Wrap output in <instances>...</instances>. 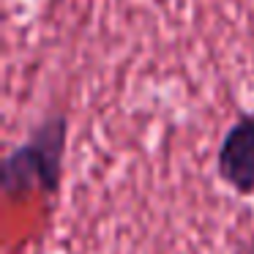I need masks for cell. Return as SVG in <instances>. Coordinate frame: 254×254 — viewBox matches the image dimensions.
<instances>
[{"mask_svg": "<svg viewBox=\"0 0 254 254\" xmlns=\"http://www.w3.org/2000/svg\"><path fill=\"white\" fill-rule=\"evenodd\" d=\"M232 254H254V232H252V235H249L246 241H243V243H241V246H238Z\"/></svg>", "mask_w": 254, "mask_h": 254, "instance_id": "3", "label": "cell"}, {"mask_svg": "<svg viewBox=\"0 0 254 254\" xmlns=\"http://www.w3.org/2000/svg\"><path fill=\"white\" fill-rule=\"evenodd\" d=\"M216 175L238 197H254V112L243 110L221 134Z\"/></svg>", "mask_w": 254, "mask_h": 254, "instance_id": "2", "label": "cell"}, {"mask_svg": "<svg viewBox=\"0 0 254 254\" xmlns=\"http://www.w3.org/2000/svg\"><path fill=\"white\" fill-rule=\"evenodd\" d=\"M68 121L66 112H50L41 118L28 137L14 145L0 167V186L8 199L30 197H55L63 186L68 150Z\"/></svg>", "mask_w": 254, "mask_h": 254, "instance_id": "1", "label": "cell"}]
</instances>
